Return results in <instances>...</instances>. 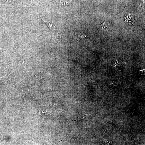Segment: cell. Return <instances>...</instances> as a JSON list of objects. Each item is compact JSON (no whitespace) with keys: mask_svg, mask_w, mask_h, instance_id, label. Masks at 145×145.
Wrapping results in <instances>:
<instances>
[{"mask_svg":"<svg viewBox=\"0 0 145 145\" xmlns=\"http://www.w3.org/2000/svg\"><path fill=\"white\" fill-rule=\"evenodd\" d=\"M47 26L49 29L54 31H57L56 26L54 25V24L52 22L49 23H46Z\"/></svg>","mask_w":145,"mask_h":145,"instance_id":"6da1fadb","label":"cell"},{"mask_svg":"<svg viewBox=\"0 0 145 145\" xmlns=\"http://www.w3.org/2000/svg\"><path fill=\"white\" fill-rule=\"evenodd\" d=\"M102 141L103 143H104L105 145H110L112 143V141L110 140H105L101 141Z\"/></svg>","mask_w":145,"mask_h":145,"instance_id":"7a4b0ae2","label":"cell"},{"mask_svg":"<svg viewBox=\"0 0 145 145\" xmlns=\"http://www.w3.org/2000/svg\"><path fill=\"white\" fill-rule=\"evenodd\" d=\"M106 24L104 22L101 25V27L102 29H105L107 27V25H106Z\"/></svg>","mask_w":145,"mask_h":145,"instance_id":"3957f363","label":"cell"}]
</instances>
